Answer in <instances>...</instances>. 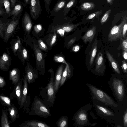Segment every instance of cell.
Returning a JSON list of instances; mask_svg holds the SVG:
<instances>
[{"mask_svg":"<svg viewBox=\"0 0 127 127\" xmlns=\"http://www.w3.org/2000/svg\"><path fill=\"white\" fill-rule=\"evenodd\" d=\"M51 74L49 82L45 88H41L40 91L39 95L42 98L44 103L51 107L54 105L56 98L54 87V71L52 68L48 70Z\"/></svg>","mask_w":127,"mask_h":127,"instance_id":"1","label":"cell"},{"mask_svg":"<svg viewBox=\"0 0 127 127\" xmlns=\"http://www.w3.org/2000/svg\"><path fill=\"white\" fill-rule=\"evenodd\" d=\"M86 85L89 89L92 99H96L111 109H118V103L105 92L92 84L87 83Z\"/></svg>","mask_w":127,"mask_h":127,"instance_id":"2","label":"cell"},{"mask_svg":"<svg viewBox=\"0 0 127 127\" xmlns=\"http://www.w3.org/2000/svg\"><path fill=\"white\" fill-rule=\"evenodd\" d=\"M29 114V115L37 116L44 118L49 117L51 115L50 107L37 96H34Z\"/></svg>","mask_w":127,"mask_h":127,"instance_id":"3","label":"cell"},{"mask_svg":"<svg viewBox=\"0 0 127 127\" xmlns=\"http://www.w3.org/2000/svg\"><path fill=\"white\" fill-rule=\"evenodd\" d=\"M93 106V105L90 103H87L78 110L72 119L74 121L73 125L74 126L84 127L91 126L92 123L89 120L88 112Z\"/></svg>","mask_w":127,"mask_h":127,"instance_id":"4","label":"cell"},{"mask_svg":"<svg viewBox=\"0 0 127 127\" xmlns=\"http://www.w3.org/2000/svg\"><path fill=\"white\" fill-rule=\"evenodd\" d=\"M108 83L116 100L119 102H123L126 95L123 80L119 77L113 76L109 81Z\"/></svg>","mask_w":127,"mask_h":127,"instance_id":"5","label":"cell"},{"mask_svg":"<svg viewBox=\"0 0 127 127\" xmlns=\"http://www.w3.org/2000/svg\"><path fill=\"white\" fill-rule=\"evenodd\" d=\"M93 106L97 114L102 119L107 121H113L116 117V113L111 108L95 99H93Z\"/></svg>","mask_w":127,"mask_h":127,"instance_id":"6","label":"cell"},{"mask_svg":"<svg viewBox=\"0 0 127 127\" xmlns=\"http://www.w3.org/2000/svg\"><path fill=\"white\" fill-rule=\"evenodd\" d=\"M32 47L35 55L37 69L39 71L40 75H43L45 72V56L34 39L32 38Z\"/></svg>","mask_w":127,"mask_h":127,"instance_id":"7","label":"cell"},{"mask_svg":"<svg viewBox=\"0 0 127 127\" xmlns=\"http://www.w3.org/2000/svg\"><path fill=\"white\" fill-rule=\"evenodd\" d=\"M124 23V18L121 23L118 25H115L112 29L108 36L109 41H113L120 39L123 40L122 31L123 25Z\"/></svg>","mask_w":127,"mask_h":127,"instance_id":"8","label":"cell"},{"mask_svg":"<svg viewBox=\"0 0 127 127\" xmlns=\"http://www.w3.org/2000/svg\"><path fill=\"white\" fill-rule=\"evenodd\" d=\"M29 3L30 15L33 19L36 20L41 13L40 0H30Z\"/></svg>","mask_w":127,"mask_h":127,"instance_id":"9","label":"cell"},{"mask_svg":"<svg viewBox=\"0 0 127 127\" xmlns=\"http://www.w3.org/2000/svg\"><path fill=\"white\" fill-rule=\"evenodd\" d=\"M105 69L103 54L100 51L98 53L96 58L95 71L97 75H103Z\"/></svg>","mask_w":127,"mask_h":127,"instance_id":"10","label":"cell"},{"mask_svg":"<svg viewBox=\"0 0 127 127\" xmlns=\"http://www.w3.org/2000/svg\"><path fill=\"white\" fill-rule=\"evenodd\" d=\"M21 15L15 19H12V20L8 24V26L6 29L4 37V41H7L17 27Z\"/></svg>","mask_w":127,"mask_h":127,"instance_id":"11","label":"cell"},{"mask_svg":"<svg viewBox=\"0 0 127 127\" xmlns=\"http://www.w3.org/2000/svg\"><path fill=\"white\" fill-rule=\"evenodd\" d=\"M25 70L28 82L29 84L33 83L38 77L37 71L36 69H33L32 66L28 63H27Z\"/></svg>","mask_w":127,"mask_h":127,"instance_id":"12","label":"cell"},{"mask_svg":"<svg viewBox=\"0 0 127 127\" xmlns=\"http://www.w3.org/2000/svg\"><path fill=\"white\" fill-rule=\"evenodd\" d=\"M20 127H50L46 123L36 120H27L22 123Z\"/></svg>","mask_w":127,"mask_h":127,"instance_id":"13","label":"cell"},{"mask_svg":"<svg viewBox=\"0 0 127 127\" xmlns=\"http://www.w3.org/2000/svg\"><path fill=\"white\" fill-rule=\"evenodd\" d=\"M64 65L62 64L58 67L54 77V87L55 93L58 92L60 87V84Z\"/></svg>","mask_w":127,"mask_h":127,"instance_id":"14","label":"cell"},{"mask_svg":"<svg viewBox=\"0 0 127 127\" xmlns=\"http://www.w3.org/2000/svg\"><path fill=\"white\" fill-rule=\"evenodd\" d=\"M96 27L94 26L89 29L82 37L85 44L89 42L90 43L92 41L96 32Z\"/></svg>","mask_w":127,"mask_h":127,"instance_id":"15","label":"cell"},{"mask_svg":"<svg viewBox=\"0 0 127 127\" xmlns=\"http://www.w3.org/2000/svg\"><path fill=\"white\" fill-rule=\"evenodd\" d=\"M15 91L18 104L20 105L22 98L23 85L20 80L15 85Z\"/></svg>","mask_w":127,"mask_h":127,"instance_id":"16","label":"cell"},{"mask_svg":"<svg viewBox=\"0 0 127 127\" xmlns=\"http://www.w3.org/2000/svg\"><path fill=\"white\" fill-rule=\"evenodd\" d=\"M23 23L25 31L28 33L30 32L32 26L31 19L29 14L25 12L23 17Z\"/></svg>","mask_w":127,"mask_h":127,"instance_id":"17","label":"cell"},{"mask_svg":"<svg viewBox=\"0 0 127 127\" xmlns=\"http://www.w3.org/2000/svg\"><path fill=\"white\" fill-rule=\"evenodd\" d=\"M23 9V6L21 4L17 3L9 13V15L10 17H11L12 19H15L21 15Z\"/></svg>","mask_w":127,"mask_h":127,"instance_id":"18","label":"cell"},{"mask_svg":"<svg viewBox=\"0 0 127 127\" xmlns=\"http://www.w3.org/2000/svg\"><path fill=\"white\" fill-rule=\"evenodd\" d=\"M24 78H22L23 82V89L22 98L20 105V108H22L24 106V103L27 96L28 89L27 78L26 74L23 76Z\"/></svg>","mask_w":127,"mask_h":127,"instance_id":"19","label":"cell"},{"mask_svg":"<svg viewBox=\"0 0 127 127\" xmlns=\"http://www.w3.org/2000/svg\"><path fill=\"white\" fill-rule=\"evenodd\" d=\"M106 53L107 58L115 72L118 74H121L119 66L117 62L108 51H106Z\"/></svg>","mask_w":127,"mask_h":127,"instance_id":"20","label":"cell"},{"mask_svg":"<svg viewBox=\"0 0 127 127\" xmlns=\"http://www.w3.org/2000/svg\"><path fill=\"white\" fill-rule=\"evenodd\" d=\"M18 70L14 68L10 71L9 73V79L12 81V84L15 85L20 80V74Z\"/></svg>","mask_w":127,"mask_h":127,"instance_id":"21","label":"cell"},{"mask_svg":"<svg viewBox=\"0 0 127 127\" xmlns=\"http://www.w3.org/2000/svg\"><path fill=\"white\" fill-rule=\"evenodd\" d=\"M8 110L11 121L14 122L19 116L18 110L13 104L8 107Z\"/></svg>","mask_w":127,"mask_h":127,"instance_id":"22","label":"cell"},{"mask_svg":"<svg viewBox=\"0 0 127 127\" xmlns=\"http://www.w3.org/2000/svg\"><path fill=\"white\" fill-rule=\"evenodd\" d=\"M98 41L96 39L92 44V48L90 52L89 59V65L91 66L93 63L95 57L96 56L97 46Z\"/></svg>","mask_w":127,"mask_h":127,"instance_id":"23","label":"cell"},{"mask_svg":"<svg viewBox=\"0 0 127 127\" xmlns=\"http://www.w3.org/2000/svg\"><path fill=\"white\" fill-rule=\"evenodd\" d=\"M9 57L6 53H4L0 58V69L2 70H6L9 64Z\"/></svg>","mask_w":127,"mask_h":127,"instance_id":"24","label":"cell"},{"mask_svg":"<svg viewBox=\"0 0 127 127\" xmlns=\"http://www.w3.org/2000/svg\"><path fill=\"white\" fill-rule=\"evenodd\" d=\"M0 125L1 127H10L7 117V113L3 109L2 110Z\"/></svg>","mask_w":127,"mask_h":127,"instance_id":"25","label":"cell"},{"mask_svg":"<svg viewBox=\"0 0 127 127\" xmlns=\"http://www.w3.org/2000/svg\"><path fill=\"white\" fill-rule=\"evenodd\" d=\"M68 117L63 116L60 117L56 123L58 127H67L68 124Z\"/></svg>","mask_w":127,"mask_h":127,"instance_id":"26","label":"cell"},{"mask_svg":"<svg viewBox=\"0 0 127 127\" xmlns=\"http://www.w3.org/2000/svg\"><path fill=\"white\" fill-rule=\"evenodd\" d=\"M78 25V24H64L59 25L55 29L61 28L64 30L65 32H69L73 31Z\"/></svg>","mask_w":127,"mask_h":127,"instance_id":"27","label":"cell"},{"mask_svg":"<svg viewBox=\"0 0 127 127\" xmlns=\"http://www.w3.org/2000/svg\"><path fill=\"white\" fill-rule=\"evenodd\" d=\"M57 32L55 31L53 33L51 34L46 41V43L50 47H51L55 42L57 39Z\"/></svg>","mask_w":127,"mask_h":127,"instance_id":"28","label":"cell"},{"mask_svg":"<svg viewBox=\"0 0 127 127\" xmlns=\"http://www.w3.org/2000/svg\"><path fill=\"white\" fill-rule=\"evenodd\" d=\"M4 7L7 14L9 15L11 11L9 0H0V7Z\"/></svg>","mask_w":127,"mask_h":127,"instance_id":"29","label":"cell"},{"mask_svg":"<svg viewBox=\"0 0 127 127\" xmlns=\"http://www.w3.org/2000/svg\"><path fill=\"white\" fill-rule=\"evenodd\" d=\"M95 4L93 2H85L81 5L80 8L82 10L88 11L92 10L95 8Z\"/></svg>","mask_w":127,"mask_h":127,"instance_id":"30","label":"cell"},{"mask_svg":"<svg viewBox=\"0 0 127 127\" xmlns=\"http://www.w3.org/2000/svg\"><path fill=\"white\" fill-rule=\"evenodd\" d=\"M69 66L68 64L66 65V66L63 71L60 83V88L63 85L66 81Z\"/></svg>","mask_w":127,"mask_h":127,"instance_id":"31","label":"cell"},{"mask_svg":"<svg viewBox=\"0 0 127 127\" xmlns=\"http://www.w3.org/2000/svg\"><path fill=\"white\" fill-rule=\"evenodd\" d=\"M0 101L2 104L8 107L11 105L9 98L2 95H0Z\"/></svg>","mask_w":127,"mask_h":127,"instance_id":"32","label":"cell"},{"mask_svg":"<svg viewBox=\"0 0 127 127\" xmlns=\"http://www.w3.org/2000/svg\"><path fill=\"white\" fill-rule=\"evenodd\" d=\"M66 1L64 0H60L58 2L55 6L53 11L55 12H57L62 8L65 5Z\"/></svg>","mask_w":127,"mask_h":127,"instance_id":"33","label":"cell"},{"mask_svg":"<svg viewBox=\"0 0 127 127\" xmlns=\"http://www.w3.org/2000/svg\"><path fill=\"white\" fill-rule=\"evenodd\" d=\"M124 23L123 25L122 31V38L123 40L125 39L127 37V18L125 16L123 17Z\"/></svg>","mask_w":127,"mask_h":127,"instance_id":"34","label":"cell"},{"mask_svg":"<svg viewBox=\"0 0 127 127\" xmlns=\"http://www.w3.org/2000/svg\"><path fill=\"white\" fill-rule=\"evenodd\" d=\"M31 100L30 95H29L27 96L23 106L24 107L23 109L24 111L27 113H29L30 111L29 107L31 103Z\"/></svg>","mask_w":127,"mask_h":127,"instance_id":"35","label":"cell"},{"mask_svg":"<svg viewBox=\"0 0 127 127\" xmlns=\"http://www.w3.org/2000/svg\"><path fill=\"white\" fill-rule=\"evenodd\" d=\"M111 12V10L109 9L105 13L100 21V22L101 24H103L107 21L109 17Z\"/></svg>","mask_w":127,"mask_h":127,"instance_id":"36","label":"cell"},{"mask_svg":"<svg viewBox=\"0 0 127 127\" xmlns=\"http://www.w3.org/2000/svg\"><path fill=\"white\" fill-rule=\"evenodd\" d=\"M38 46L41 50L45 51L48 49L47 47L43 41L41 39H39L38 41Z\"/></svg>","mask_w":127,"mask_h":127,"instance_id":"37","label":"cell"},{"mask_svg":"<svg viewBox=\"0 0 127 127\" xmlns=\"http://www.w3.org/2000/svg\"><path fill=\"white\" fill-rule=\"evenodd\" d=\"M54 59L56 62H57L63 63L66 65L68 64L65 61L64 58L62 56H55L54 57Z\"/></svg>","mask_w":127,"mask_h":127,"instance_id":"38","label":"cell"},{"mask_svg":"<svg viewBox=\"0 0 127 127\" xmlns=\"http://www.w3.org/2000/svg\"><path fill=\"white\" fill-rule=\"evenodd\" d=\"M52 0H44L45 6L48 15L49 14L50 11V6Z\"/></svg>","mask_w":127,"mask_h":127,"instance_id":"39","label":"cell"},{"mask_svg":"<svg viewBox=\"0 0 127 127\" xmlns=\"http://www.w3.org/2000/svg\"><path fill=\"white\" fill-rule=\"evenodd\" d=\"M21 46V41L20 39H18L15 43L13 47V50L15 52Z\"/></svg>","mask_w":127,"mask_h":127,"instance_id":"40","label":"cell"},{"mask_svg":"<svg viewBox=\"0 0 127 127\" xmlns=\"http://www.w3.org/2000/svg\"><path fill=\"white\" fill-rule=\"evenodd\" d=\"M101 11H97L91 14L88 16L86 19L87 20L91 19L95 17L100 15L102 13V11L101 12Z\"/></svg>","mask_w":127,"mask_h":127,"instance_id":"41","label":"cell"},{"mask_svg":"<svg viewBox=\"0 0 127 127\" xmlns=\"http://www.w3.org/2000/svg\"><path fill=\"white\" fill-rule=\"evenodd\" d=\"M123 125L124 127H127V108L124 112L123 116Z\"/></svg>","mask_w":127,"mask_h":127,"instance_id":"42","label":"cell"},{"mask_svg":"<svg viewBox=\"0 0 127 127\" xmlns=\"http://www.w3.org/2000/svg\"><path fill=\"white\" fill-rule=\"evenodd\" d=\"M6 24L3 23L1 21L0 18V35L1 36H2V32L3 31L5 30V27L6 26Z\"/></svg>","mask_w":127,"mask_h":127,"instance_id":"43","label":"cell"},{"mask_svg":"<svg viewBox=\"0 0 127 127\" xmlns=\"http://www.w3.org/2000/svg\"><path fill=\"white\" fill-rule=\"evenodd\" d=\"M21 54L23 60V61L27 59L28 57L27 52L25 48H23L22 50Z\"/></svg>","mask_w":127,"mask_h":127,"instance_id":"44","label":"cell"},{"mask_svg":"<svg viewBox=\"0 0 127 127\" xmlns=\"http://www.w3.org/2000/svg\"><path fill=\"white\" fill-rule=\"evenodd\" d=\"M121 67L123 72L125 73H126L127 72V64L125 61H122Z\"/></svg>","mask_w":127,"mask_h":127,"instance_id":"45","label":"cell"},{"mask_svg":"<svg viewBox=\"0 0 127 127\" xmlns=\"http://www.w3.org/2000/svg\"><path fill=\"white\" fill-rule=\"evenodd\" d=\"M122 50H127V38L123 40L121 45Z\"/></svg>","mask_w":127,"mask_h":127,"instance_id":"46","label":"cell"},{"mask_svg":"<svg viewBox=\"0 0 127 127\" xmlns=\"http://www.w3.org/2000/svg\"><path fill=\"white\" fill-rule=\"evenodd\" d=\"M0 16L3 17L7 18L10 17L9 15L7 14L5 10L3 8L0 7Z\"/></svg>","mask_w":127,"mask_h":127,"instance_id":"47","label":"cell"},{"mask_svg":"<svg viewBox=\"0 0 127 127\" xmlns=\"http://www.w3.org/2000/svg\"><path fill=\"white\" fill-rule=\"evenodd\" d=\"M42 28V27L40 24H37L34 26V29L36 33H38L40 31Z\"/></svg>","mask_w":127,"mask_h":127,"instance_id":"48","label":"cell"},{"mask_svg":"<svg viewBox=\"0 0 127 127\" xmlns=\"http://www.w3.org/2000/svg\"><path fill=\"white\" fill-rule=\"evenodd\" d=\"M6 82L4 78L0 76V88H3L5 86Z\"/></svg>","mask_w":127,"mask_h":127,"instance_id":"49","label":"cell"},{"mask_svg":"<svg viewBox=\"0 0 127 127\" xmlns=\"http://www.w3.org/2000/svg\"><path fill=\"white\" fill-rule=\"evenodd\" d=\"M57 32L60 34L61 36H64L65 31L63 29L61 28H58Z\"/></svg>","mask_w":127,"mask_h":127,"instance_id":"50","label":"cell"},{"mask_svg":"<svg viewBox=\"0 0 127 127\" xmlns=\"http://www.w3.org/2000/svg\"><path fill=\"white\" fill-rule=\"evenodd\" d=\"M75 2V0H71L67 4L66 7L68 8L70 7Z\"/></svg>","mask_w":127,"mask_h":127,"instance_id":"51","label":"cell"},{"mask_svg":"<svg viewBox=\"0 0 127 127\" xmlns=\"http://www.w3.org/2000/svg\"><path fill=\"white\" fill-rule=\"evenodd\" d=\"M122 55L123 58L126 61H127V50H122Z\"/></svg>","mask_w":127,"mask_h":127,"instance_id":"52","label":"cell"},{"mask_svg":"<svg viewBox=\"0 0 127 127\" xmlns=\"http://www.w3.org/2000/svg\"><path fill=\"white\" fill-rule=\"evenodd\" d=\"M76 39V37H74L72 39L68 42V45L69 46H71L75 41Z\"/></svg>","mask_w":127,"mask_h":127,"instance_id":"53","label":"cell"},{"mask_svg":"<svg viewBox=\"0 0 127 127\" xmlns=\"http://www.w3.org/2000/svg\"><path fill=\"white\" fill-rule=\"evenodd\" d=\"M80 47L78 45L74 46L72 48V50L73 51L76 52L78 51L80 49Z\"/></svg>","mask_w":127,"mask_h":127,"instance_id":"54","label":"cell"},{"mask_svg":"<svg viewBox=\"0 0 127 127\" xmlns=\"http://www.w3.org/2000/svg\"><path fill=\"white\" fill-rule=\"evenodd\" d=\"M18 0H10L11 3V6L13 8L15 5L17 3Z\"/></svg>","mask_w":127,"mask_h":127,"instance_id":"55","label":"cell"},{"mask_svg":"<svg viewBox=\"0 0 127 127\" xmlns=\"http://www.w3.org/2000/svg\"><path fill=\"white\" fill-rule=\"evenodd\" d=\"M25 3L28 4L30 3V0H23Z\"/></svg>","mask_w":127,"mask_h":127,"instance_id":"56","label":"cell"},{"mask_svg":"<svg viewBox=\"0 0 127 127\" xmlns=\"http://www.w3.org/2000/svg\"><path fill=\"white\" fill-rule=\"evenodd\" d=\"M113 0H107V2L110 4H112Z\"/></svg>","mask_w":127,"mask_h":127,"instance_id":"57","label":"cell"},{"mask_svg":"<svg viewBox=\"0 0 127 127\" xmlns=\"http://www.w3.org/2000/svg\"><path fill=\"white\" fill-rule=\"evenodd\" d=\"M97 124V123H95L92 124L91 126H95Z\"/></svg>","mask_w":127,"mask_h":127,"instance_id":"58","label":"cell"}]
</instances>
